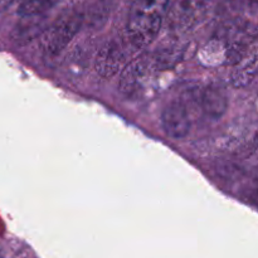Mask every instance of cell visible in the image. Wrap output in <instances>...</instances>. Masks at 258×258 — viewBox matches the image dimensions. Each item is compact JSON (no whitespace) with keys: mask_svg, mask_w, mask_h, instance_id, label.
<instances>
[{"mask_svg":"<svg viewBox=\"0 0 258 258\" xmlns=\"http://www.w3.org/2000/svg\"><path fill=\"white\" fill-rule=\"evenodd\" d=\"M170 0H133L127 17V37L136 49L156 39Z\"/></svg>","mask_w":258,"mask_h":258,"instance_id":"6da1fadb","label":"cell"},{"mask_svg":"<svg viewBox=\"0 0 258 258\" xmlns=\"http://www.w3.org/2000/svg\"><path fill=\"white\" fill-rule=\"evenodd\" d=\"M40 15L37 17H25V23L18 25L13 33V40L15 44H25L38 37L39 34H43L47 25H44L40 20Z\"/></svg>","mask_w":258,"mask_h":258,"instance_id":"9c48e42d","label":"cell"},{"mask_svg":"<svg viewBox=\"0 0 258 258\" xmlns=\"http://www.w3.org/2000/svg\"><path fill=\"white\" fill-rule=\"evenodd\" d=\"M257 76V48L256 44L252 47L248 54L234 64L232 71V85L234 87L243 88L251 85Z\"/></svg>","mask_w":258,"mask_h":258,"instance_id":"52a82bcc","label":"cell"},{"mask_svg":"<svg viewBox=\"0 0 258 258\" xmlns=\"http://www.w3.org/2000/svg\"><path fill=\"white\" fill-rule=\"evenodd\" d=\"M144 72H145V64L141 59H136L126 64L121 73L120 83H118L121 92L128 95L135 91L139 83L141 82V78L144 77Z\"/></svg>","mask_w":258,"mask_h":258,"instance_id":"ba28073f","label":"cell"},{"mask_svg":"<svg viewBox=\"0 0 258 258\" xmlns=\"http://www.w3.org/2000/svg\"><path fill=\"white\" fill-rule=\"evenodd\" d=\"M83 24V14L78 10L62 13L43 32L42 50L47 57L60 54L77 35Z\"/></svg>","mask_w":258,"mask_h":258,"instance_id":"7a4b0ae2","label":"cell"},{"mask_svg":"<svg viewBox=\"0 0 258 258\" xmlns=\"http://www.w3.org/2000/svg\"><path fill=\"white\" fill-rule=\"evenodd\" d=\"M15 0H0V13H3L4 10H7L10 5L14 3Z\"/></svg>","mask_w":258,"mask_h":258,"instance_id":"8fae6325","label":"cell"},{"mask_svg":"<svg viewBox=\"0 0 258 258\" xmlns=\"http://www.w3.org/2000/svg\"><path fill=\"white\" fill-rule=\"evenodd\" d=\"M59 0H20L18 13L22 18L43 15L52 9Z\"/></svg>","mask_w":258,"mask_h":258,"instance_id":"30bf717a","label":"cell"},{"mask_svg":"<svg viewBox=\"0 0 258 258\" xmlns=\"http://www.w3.org/2000/svg\"><path fill=\"white\" fill-rule=\"evenodd\" d=\"M161 126L164 133L174 140H181L188 136L191 122L186 106L179 100L168 103L161 113Z\"/></svg>","mask_w":258,"mask_h":258,"instance_id":"3957f363","label":"cell"},{"mask_svg":"<svg viewBox=\"0 0 258 258\" xmlns=\"http://www.w3.org/2000/svg\"><path fill=\"white\" fill-rule=\"evenodd\" d=\"M254 44H256V33L251 34L249 30L241 32L227 43L224 50V62L229 66H234L248 54Z\"/></svg>","mask_w":258,"mask_h":258,"instance_id":"8992f818","label":"cell"},{"mask_svg":"<svg viewBox=\"0 0 258 258\" xmlns=\"http://www.w3.org/2000/svg\"><path fill=\"white\" fill-rule=\"evenodd\" d=\"M203 112L208 117L217 120L221 118L228 108V97L226 91L217 85H211L204 88L201 98Z\"/></svg>","mask_w":258,"mask_h":258,"instance_id":"5b68a950","label":"cell"},{"mask_svg":"<svg viewBox=\"0 0 258 258\" xmlns=\"http://www.w3.org/2000/svg\"><path fill=\"white\" fill-rule=\"evenodd\" d=\"M126 53L116 39L106 42L97 52L95 60L96 72L102 78H111L123 68Z\"/></svg>","mask_w":258,"mask_h":258,"instance_id":"277c9868","label":"cell"}]
</instances>
